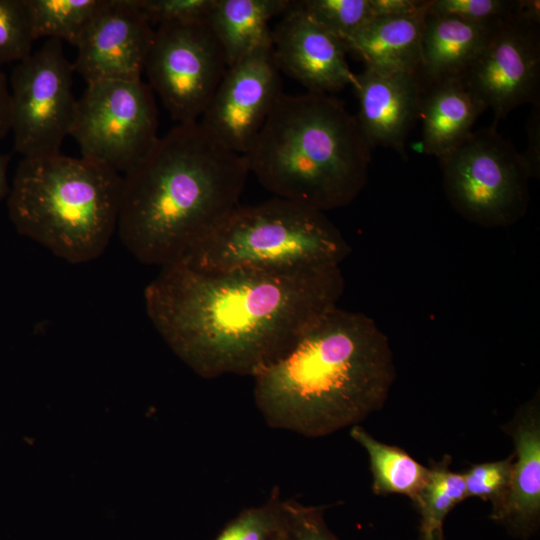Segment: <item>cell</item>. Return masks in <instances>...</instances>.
<instances>
[{"label": "cell", "instance_id": "33", "mask_svg": "<svg viewBox=\"0 0 540 540\" xmlns=\"http://www.w3.org/2000/svg\"><path fill=\"white\" fill-rule=\"evenodd\" d=\"M11 132L10 88L5 74L0 70V139Z\"/></svg>", "mask_w": 540, "mask_h": 540}, {"label": "cell", "instance_id": "29", "mask_svg": "<svg viewBox=\"0 0 540 540\" xmlns=\"http://www.w3.org/2000/svg\"><path fill=\"white\" fill-rule=\"evenodd\" d=\"M284 540H340L324 519V508L304 505L295 499L282 501Z\"/></svg>", "mask_w": 540, "mask_h": 540}, {"label": "cell", "instance_id": "27", "mask_svg": "<svg viewBox=\"0 0 540 540\" xmlns=\"http://www.w3.org/2000/svg\"><path fill=\"white\" fill-rule=\"evenodd\" d=\"M514 455L506 459L472 464L461 472L467 498H479L491 503L492 508L503 499L511 476Z\"/></svg>", "mask_w": 540, "mask_h": 540}, {"label": "cell", "instance_id": "11", "mask_svg": "<svg viewBox=\"0 0 540 540\" xmlns=\"http://www.w3.org/2000/svg\"><path fill=\"white\" fill-rule=\"evenodd\" d=\"M462 80L485 110H492L493 124L518 106L539 101V25L513 15L499 22Z\"/></svg>", "mask_w": 540, "mask_h": 540}, {"label": "cell", "instance_id": "5", "mask_svg": "<svg viewBox=\"0 0 540 540\" xmlns=\"http://www.w3.org/2000/svg\"><path fill=\"white\" fill-rule=\"evenodd\" d=\"M123 177L84 158H23L7 197L17 232L78 264L98 258L117 229Z\"/></svg>", "mask_w": 540, "mask_h": 540}, {"label": "cell", "instance_id": "2", "mask_svg": "<svg viewBox=\"0 0 540 540\" xmlns=\"http://www.w3.org/2000/svg\"><path fill=\"white\" fill-rule=\"evenodd\" d=\"M253 379L254 402L269 427L318 438L360 425L382 409L396 367L375 320L337 305Z\"/></svg>", "mask_w": 540, "mask_h": 540}, {"label": "cell", "instance_id": "34", "mask_svg": "<svg viewBox=\"0 0 540 540\" xmlns=\"http://www.w3.org/2000/svg\"><path fill=\"white\" fill-rule=\"evenodd\" d=\"M513 16L521 21L540 25V1L517 0Z\"/></svg>", "mask_w": 540, "mask_h": 540}, {"label": "cell", "instance_id": "9", "mask_svg": "<svg viewBox=\"0 0 540 540\" xmlns=\"http://www.w3.org/2000/svg\"><path fill=\"white\" fill-rule=\"evenodd\" d=\"M73 72V63L56 39H46L14 67L11 131L14 150L23 158L60 153L63 140L70 135L77 106Z\"/></svg>", "mask_w": 540, "mask_h": 540}, {"label": "cell", "instance_id": "36", "mask_svg": "<svg viewBox=\"0 0 540 540\" xmlns=\"http://www.w3.org/2000/svg\"><path fill=\"white\" fill-rule=\"evenodd\" d=\"M417 540H446V539L444 537V533H440L432 537H425L419 533Z\"/></svg>", "mask_w": 540, "mask_h": 540}, {"label": "cell", "instance_id": "35", "mask_svg": "<svg viewBox=\"0 0 540 540\" xmlns=\"http://www.w3.org/2000/svg\"><path fill=\"white\" fill-rule=\"evenodd\" d=\"M9 160L8 155L0 153V202L8 197L11 189L7 176Z\"/></svg>", "mask_w": 540, "mask_h": 540}, {"label": "cell", "instance_id": "6", "mask_svg": "<svg viewBox=\"0 0 540 540\" xmlns=\"http://www.w3.org/2000/svg\"><path fill=\"white\" fill-rule=\"evenodd\" d=\"M350 253L324 212L274 197L237 206L179 262L210 273L296 272L340 266Z\"/></svg>", "mask_w": 540, "mask_h": 540}, {"label": "cell", "instance_id": "18", "mask_svg": "<svg viewBox=\"0 0 540 540\" xmlns=\"http://www.w3.org/2000/svg\"><path fill=\"white\" fill-rule=\"evenodd\" d=\"M498 23L478 24L427 13L418 71L421 82L462 78Z\"/></svg>", "mask_w": 540, "mask_h": 540}, {"label": "cell", "instance_id": "15", "mask_svg": "<svg viewBox=\"0 0 540 540\" xmlns=\"http://www.w3.org/2000/svg\"><path fill=\"white\" fill-rule=\"evenodd\" d=\"M358 100L355 116L371 148L382 146L406 157L408 136L419 119L423 85L417 73L365 68L352 85Z\"/></svg>", "mask_w": 540, "mask_h": 540}, {"label": "cell", "instance_id": "10", "mask_svg": "<svg viewBox=\"0 0 540 540\" xmlns=\"http://www.w3.org/2000/svg\"><path fill=\"white\" fill-rule=\"evenodd\" d=\"M228 68L208 20L159 25L144 72L171 117L197 122Z\"/></svg>", "mask_w": 540, "mask_h": 540}, {"label": "cell", "instance_id": "4", "mask_svg": "<svg viewBox=\"0 0 540 540\" xmlns=\"http://www.w3.org/2000/svg\"><path fill=\"white\" fill-rule=\"evenodd\" d=\"M371 149L339 99L284 93L244 157L274 197L325 213L358 197Z\"/></svg>", "mask_w": 540, "mask_h": 540}, {"label": "cell", "instance_id": "25", "mask_svg": "<svg viewBox=\"0 0 540 540\" xmlns=\"http://www.w3.org/2000/svg\"><path fill=\"white\" fill-rule=\"evenodd\" d=\"M282 497L275 488L263 503L243 509L213 540H272L282 522Z\"/></svg>", "mask_w": 540, "mask_h": 540}, {"label": "cell", "instance_id": "20", "mask_svg": "<svg viewBox=\"0 0 540 540\" xmlns=\"http://www.w3.org/2000/svg\"><path fill=\"white\" fill-rule=\"evenodd\" d=\"M289 6L290 0H215L208 22L228 67L259 49L272 47L269 23Z\"/></svg>", "mask_w": 540, "mask_h": 540}, {"label": "cell", "instance_id": "28", "mask_svg": "<svg viewBox=\"0 0 540 540\" xmlns=\"http://www.w3.org/2000/svg\"><path fill=\"white\" fill-rule=\"evenodd\" d=\"M516 4L517 0H429L427 13L492 24L510 18Z\"/></svg>", "mask_w": 540, "mask_h": 540}, {"label": "cell", "instance_id": "17", "mask_svg": "<svg viewBox=\"0 0 540 540\" xmlns=\"http://www.w3.org/2000/svg\"><path fill=\"white\" fill-rule=\"evenodd\" d=\"M419 119L423 151L438 159L457 148L485 111L462 78L423 84Z\"/></svg>", "mask_w": 540, "mask_h": 540}, {"label": "cell", "instance_id": "21", "mask_svg": "<svg viewBox=\"0 0 540 540\" xmlns=\"http://www.w3.org/2000/svg\"><path fill=\"white\" fill-rule=\"evenodd\" d=\"M350 436L367 453L374 494H400L414 503L427 482L429 467L400 447L378 441L361 425L351 427Z\"/></svg>", "mask_w": 540, "mask_h": 540}, {"label": "cell", "instance_id": "16", "mask_svg": "<svg viewBox=\"0 0 540 540\" xmlns=\"http://www.w3.org/2000/svg\"><path fill=\"white\" fill-rule=\"evenodd\" d=\"M515 451L507 491L490 518L512 536L529 540L540 527V398L523 404L504 426Z\"/></svg>", "mask_w": 540, "mask_h": 540}, {"label": "cell", "instance_id": "12", "mask_svg": "<svg viewBox=\"0 0 540 540\" xmlns=\"http://www.w3.org/2000/svg\"><path fill=\"white\" fill-rule=\"evenodd\" d=\"M283 94L272 49L262 48L227 68L199 122L245 155Z\"/></svg>", "mask_w": 540, "mask_h": 540}, {"label": "cell", "instance_id": "1", "mask_svg": "<svg viewBox=\"0 0 540 540\" xmlns=\"http://www.w3.org/2000/svg\"><path fill=\"white\" fill-rule=\"evenodd\" d=\"M344 288L339 265L210 273L177 262L162 267L144 298L158 333L196 374L254 378L337 306Z\"/></svg>", "mask_w": 540, "mask_h": 540}, {"label": "cell", "instance_id": "32", "mask_svg": "<svg viewBox=\"0 0 540 540\" xmlns=\"http://www.w3.org/2000/svg\"><path fill=\"white\" fill-rule=\"evenodd\" d=\"M375 17L402 16L427 8L429 0H369Z\"/></svg>", "mask_w": 540, "mask_h": 540}, {"label": "cell", "instance_id": "31", "mask_svg": "<svg viewBox=\"0 0 540 540\" xmlns=\"http://www.w3.org/2000/svg\"><path fill=\"white\" fill-rule=\"evenodd\" d=\"M528 145L522 157L526 163L531 178H539L540 174V105L539 101L533 103L527 121Z\"/></svg>", "mask_w": 540, "mask_h": 540}, {"label": "cell", "instance_id": "8", "mask_svg": "<svg viewBox=\"0 0 540 540\" xmlns=\"http://www.w3.org/2000/svg\"><path fill=\"white\" fill-rule=\"evenodd\" d=\"M152 89L142 79L88 83L77 100L70 135L82 158L124 174L159 137Z\"/></svg>", "mask_w": 540, "mask_h": 540}, {"label": "cell", "instance_id": "3", "mask_svg": "<svg viewBox=\"0 0 540 540\" xmlns=\"http://www.w3.org/2000/svg\"><path fill=\"white\" fill-rule=\"evenodd\" d=\"M249 174L199 121L177 124L123 176L122 243L144 264L179 262L240 205Z\"/></svg>", "mask_w": 540, "mask_h": 540}, {"label": "cell", "instance_id": "13", "mask_svg": "<svg viewBox=\"0 0 540 540\" xmlns=\"http://www.w3.org/2000/svg\"><path fill=\"white\" fill-rule=\"evenodd\" d=\"M153 34L130 0H104L75 46L74 71L86 84L141 79Z\"/></svg>", "mask_w": 540, "mask_h": 540}, {"label": "cell", "instance_id": "24", "mask_svg": "<svg viewBox=\"0 0 540 540\" xmlns=\"http://www.w3.org/2000/svg\"><path fill=\"white\" fill-rule=\"evenodd\" d=\"M292 5L344 45L373 18L369 0H292Z\"/></svg>", "mask_w": 540, "mask_h": 540}, {"label": "cell", "instance_id": "37", "mask_svg": "<svg viewBox=\"0 0 540 540\" xmlns=\"http://www.w3.org/2000/svg\"><path fill=\"white\" fill-rule=\"evenodd\" d=\"M272 540H284L283 539V532H282V522H281V526H280L279 530L277 531V533L275 534V536L273 537Z\"/></svg>", "mask_w": 540, "mask_h": 540}, {"label": "cell", "instance_id": "26", "mask_svg": "<svg viewBox=\"0 0 540 540\" xmlns=\"http://www.w3.org/2000/svg\"><path fill=\"white\" fill-rule=\"evenodd\" d=\"M34 41L26 0H0V66L29 56Z\"/></svg>", "mask_w": 540, "mask_h": 540}, {"label": "cell", "instance_id": "30", "mask_svg": "<svg viewBox=\"0 0 540 540\" xmlns=\"http://www.w3.org/2000/svg\"><path fill=\"white\" fill-rule=\"evenodd\" d=\"M151 24L190 23L208 20L215 0H130Z\"/></svg>", "mask_w": 540, "mask_h": 540}, {"label": "cell", "instance_id": "14", "mask_svg": "<svg viewBox=\"0 0 540 540\" xmlns=\"http://www.w3.org/2000/svg\"><path fill=\"white\" fill-rule=\"evenodd\" d=\"M271 49L280 72L308 92L330 94L354 83L344 43L296 9L292 0L272 29Z\"/></svg>", "mask_w": 540, "mask_h": 540}, {"label": "cell", "instance_id": "22", "mask_svg": "<svg viewBox=\"0 0 540 540\" xmlns=\"http://www.w3.org/2000/svg\"><path fill=\"white\" fill-rule=\"evenodd\" d=\"M450 465L449 455L430 464L427 482L413 503L420 515L419 533L423 536L443 533L448 514L467 499L463 475L453 472Z\"/></svg>", "mask_w": 540, "mask_h": 540}, {"label": "cell", "instance_id": "7", "mask_svg": "<svg viewBox=\"0 0 540 540\" xmlns=\"http://www.w3.org/2000/svg\"><path fill=\"white\" fill-rule=\"evenodd\" d=\"M439 162L447 199L469 222L506 228L526 214L530 173L522 154L495 124L472 132Z\"/></svg>", "mask_w": 540, "mask_h": 540}, {"label": "cell", "instance_id": "19", "mask_svg": "<svg viewBox=\"0 0 540 540\" xmlns=\"http://www.w3.org/2000/svg\"><path fill=\"white\" fill-rule=\"evenodd\" d=\"M427 9L428 6L414 14L372 18L345 42L347 52L361 59L365 68L418 74Z\"/></svg>", "mask_w": 540, "mask_h": 540}, {"label": "cell", "instance_id": "23", "mask_svg": "<svg viewBox=\"0 0 540 540\" xmlns=\"http://www.w3.org/2000/svg\"><path fill=\"white\" fill-rule=\"evenodd\" d=\"M104 0H26L34 39L76 46Z\"/></svg>", "mask_w": 540, "mask_h": 540}]
</instances>
